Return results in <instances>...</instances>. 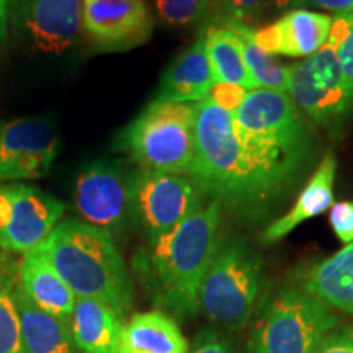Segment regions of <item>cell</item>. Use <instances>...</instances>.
I'll return each instance as SVG.
<instances>
[{"mask_svg":"<svg viewBox=\"0 0 353 353\" xmlns=\"http://www.w3.org/2000/svg\"><path fill=\"white\" fill-rule=\"evenodd\" d=\"M259 218L303 180L316 156L314 132L283 90L254 88L232 113Z\"/></svg>","mask_w":353,"mask_h":353,"instance_id":"6da1fadb","label":"cell"},{"mask_svg":"<svg viewBox=\"0 0 353 353\" xmlns=\"http://www.w3.org/2000/svg\"><path fill=\"white\" fill-rule=\"evenodd\" d=\"M223 206L210 201L183 223L149 242L134 267L162 312L185 321L198 312V294L223 241Z\"/></svg>","mask_w":353,"mask_h":353,"instance_id":"7a4b0ae2","label":"cell"},{"mask_svg":"<svg viewBox=\"0 0 353 353\" xmlns=\"http://www.w3.org/2000/svg\"><path fill=\"white\" fill-rule=\"evenodd\" d=\"M37 250L77 298L97 299L125 319L132 304V281L113 236L83 221L68 219Z\"/></svg>","mask_w":353,"mask_h":353,"instance_id":"3957f363","label":"cell"},{"mask_svg":"<svg viewBox=\"0 0 353 353\" xmlns=\"http://www.w3.org/2000/svg\"><path fill=\"white\" fill-rule=\"evenodd\" d=\"M188 176L211 201L242 218H259L232 114L208 99L196 103L195 161Z\"/></svg>","mask_w":353,"mask_h":353,"instance_id":"277c9868","label":"cell"},{"mask_svg":"<svg viewBox=\"0 0 353 353\" xmlns=\"http://www.w3.org/2000/svg\"><path fill=\"white\" fill-rule=\"evenodd\" d=\"M193 103L152 100L118 136V148L143 170L190 175L195 161Z\"/></svg>","mask_w":353,"mask_h":353,"instance_id":"5b68a950","label":"cell"},{"mask_svg":"<svg viewBox=\"0 0 353 353\" xmlns=\"http://www.w3.org/2000/svg\"><path fill=\"white\" fill-rule=\"evenodd\" d=\"M262 259L244 239L223 237L198 294V312L226 330H242L254 314Z\"/></svg>","mask_w":353,"mask_h":353,"instance_id":"8992f818","label":"cell"},{"mask_svg":"<svg viewBox=\"0 0 353 353\" xmlns=\"http://www.w3.org/2000/svg\"><path fill=\"white\" fill-rule=\"evenodd\" d=\"M337 324L327 304L301 288H286L265 304L247 353H314Z\"/></svg>","mask_w":353,"mask_h":353,"instance_id":"52a82bcc","label":"cell"},{"mask_svg":"<svg viewBox=\"0 0 353 353\" xmlns=\"http://www.w3.org/2000/svg\"><path fill=\"white\" fill-rule=\"evenodd\" d=\"M290 99L314 125L339 134L353 114L337 51L325 43L319 51L288 68Z\"/></svg>","mask_w":353,"mask_h":353,"instance_id":"ba28073f","label":"cell"},{"mask_svg":"<svg viewBox=\"0 0 353 353\" xmlns=\"http://www.w3.org/2000/svg\"><path fill=\"white\" fill-rule=\"evenodd\" d=\"M130 180L132 221L149 242L170 232L203 206V193L190 176L139 169Z\"/></svg>","mask_w":353,"mask_h":353,"instance_id":"9c48e42d","label":"cell"},{"mask_svg":"<svg viewBox=\"0 0 353 353\" xmlns=\"http://www.w3.org/2000/svg\"><path fill=\"white\" fill-rule=\"evenodd\" d=\"M131 174L107 161H95L77 175L74 205L83 223L117 236L134 224Z\"/></svg>","mask_w":353,"mask_h":353,"instance_id":"30bf717a","label":"cell"},{"mask_svg":"<svg viewBox=\"0 0 353 353\" xmlns=\"http://www.w3.org/2000/svg\"><path fill=\"white\" fill-rule=\"evenodd\" d=\"M59 151V131L48 118L0 121V183L41 179Z\"/></svg>","mask_w":353,"mask_h":353,"instance_id":"8fae6325","label":"cell"},{"mask_svg":"<svg viewBox=\"0 0 353 353\" xmlns=\"http://www.w3.org/2000/svg\"><path fill=\"white\" fill-rule=\"evenodd\" d=\"M12 23L38 54L61 56L82 28V0H12Z\"/></svg>","mask_w":353,"mask_h":353,"instance_id":"7c38bea8","label":"cell"},{"mask_svg":"<svg viewBox=\"0 0 353 353\" xmlns=\"http://www.w3.org/2000/svg\"><path fill=\"white\" fill-rule=\"evenodd\" d=\"M82 30L97 50L128 51L151 38L154 19L144 0H82Z\"/></svg>","mask_w":353,"mask_h":353,"instance_id":"4fadbf2b","label":"cell"},{"mask_svg":"<svg viewBox=\"0 0 353 353\" xmlns=\"http://www.w3.org/2000/svg\"><path fill=\"white\" fill-rule=\"evenodd\" d=\"M13 213L8 226L0 231V249L26 254L50 237L61 223L65 206L37 187L12 183Z\"/></svg>","mask_w":353,"mask_h":353,"instance_id":"5bb4252c","label":"cell"},{"mask_svg":"<svg viewBox=\"0 0 353 353\" xmlns=\"http://www.w3.org/2000/svg\"><path fill=\"white\" fill-rule=\"evenodd\" d=\"M332 17L304 8L288 10L275 23L254 30V41L268 54L311 56L327 43Z\"/></svg>","mask_w":353,"mask_h":353,"instance_id":"9a60e30c","label":"cell"},{"mask_svg":"<svg viewBox=\"0 0 353 353\" xmlns=\"http://www.w3.org/2000/svg\"><path fill=\"white\" fill-rule=\"evenodd\" d=\"M214 83L205 38L200 37L165 69L154 100L196 105L208 99Z\"/></svg>","mask_w":353,"mask_h":353,"instance_id":"2e32d148","label":"cell"},{"mask_svg":"<svg viewBox=\"0 0 353 353\" xmlns=\"http://www.w3.org/2000/svg\"><path fill=\"white\" fill-rule=\"evenodd\" d=\"M337 170V157L332 151L325 152L309 182L299 193L293 208L278 218L263 231L265 244H275L307 219L316 218L334 205V182Z\"/></svg>","mask_w":353,"mask_h":353,"instance_id":"e0dca14e","label":"cell"},{"mask_svg":"<svg viewBox=\"0 0 353 353\" xmlns=\"http://www.w3.org/2000/svg\"><path fill=\"white\" fill-rule=\"evenodd\" d=\"M19 285L34 306L69 324L77 296L37 249L21 260Z\"/></svg>","mask_w":353,"mask_h":353,"instance_id":"ac0fdd59","label":"cell"},{"mask_svg":"<svg viewBox=\"0 0 353 353\" xmlns=\"http://www.w3.org/2000/svg\"><path fill=\"white\" fill-rule=\"evenodd\" d=\"M125 319L107 304L77 298L69 329L81 353H118Z\"/></svg>","mask_w":353,"mask_h":353,"instance_id":"d6986e66","label":"cell"},{"mask_svg":"<svg viewBox=\"0 0 353 353\" xmlns=\"http://www.w3.org/2000/svg\"><path fill=\"white\" fill-rule=\"evenodd\" d=\"M301 290L329 307L353 314V242L303 273Z\"/></svg>","mask_w":353,"mask_h":353,"instance_id":"ffe728a7","label":"cell"},{"mask_svg":"<svg viewBox=\"0 0 353 353\" xmlns=\"http://www.w3.org/2000/svg\"><path fill=\"white\" fill-rule=\"evenodd\" d=\"M118 353H188V342L172 316L141 312L123 325Z\"/></svg>","mask_w":353,"mask_h":353,"instance_id":"44dd1931","label":"cell"},{"mask_svg":"<svg viewBox=\"0 0 353 353\" xmlns=\"http://www.w3.org/2000/svg\"><path fill=\"white\" fill-rule=\"evenodd\" d=\"M13 296L20 314L23 353H81L68 322L34 306L20 285L13 286Z\"/></svg>","mask_w":353,"mask_h":353,"instance_id":"7402d4cb","label":"cell"},{"mask_svg":"<svg viewBox=\"0 0 353 353\" xmlns=\"http://www.w3.org/2000/svg\"><path fill=\"white\" fill-rule=\"evenodd\" d=\"M201 37L205 38L206 52L216 82L236 83L247 90H254L255 83L244 64L241 39L236 32L224 25H208L205 26Z\"/></svg>","mask_w":353,"mask_h":353,"instance_id":"603a6c76","label":"cell"},{"mask_svg":"<svg viewBox=\"0 0 353 353\" xmlns=\"http://www.w3.org/2000/svg\"><path fill=\"white\" fill-rule=\"evenodd\" d=\"M224 26L236 32L241 39L242 56L249 76L255 83V88L262 87L268 90H283L286 92L288 85V68H285L275 56L268 54L255 44L254 30L249 25L241 21H229Z\"/></svg>","mask_w":353,"mask_h":353,"instance_id":"cb8c5ba5","label":"cell"},{"mask_svg":"<svg viewBox=\"0 0 353 353\" xmlns=\"http://www.w3.org/2000/svg\"><path fill=\"white\" fill-rule=\"evenodd\" d=\"M0 353H23L20 314L12 278L0 281Z\"/></svg>","mask_w":353,"mask_h":353,"instance_id":"d4e9b609","label":"cell"},{"mask_svg":"<svg viewBox=\"0 0 353 353\" xmlns=\"http://www.w3.org/2000/svg\"><path fill=\"white\" fill-rule=\"evenodd\" d=\"M211 0H154L157 19L170 28H187L205 20Z\"/></svg>","mask_w":353,"mask_h":353,"instance_id":"484cf974","label":"cell"},{"mask_svg":"<svg viewBox=\"0 0 353 353\" xmlns=\"http://www.w3.org/2000/svg\"><path fill=\"white\" fill-rule=\"evenodd\" d=\"M268 0H211L208 25H224L229 21L245 23L262 15Z\"/></svg>","mask_w":353,"mask_h":353,"instance_id":"4316f807","label":"cell"},{"mask_svg":"<svg viewBox=\"0 0 353 353\" xmlns=\"http://www.w3.org/2000/svg\"><path fill=\"white\" fill-rule=\"evenodd\" d=\"M250 90L247 88L236 85V83H226V82H216L213 88H211L208 100L218 105L219 108L226 110L228 113H236L237 108L241 107L242 101L249 94Z\"/></svg>","mask_w":353,"mask_h":353,"instance_id":"83f0119b","label":"cell"},{"mask_svg":"<svg viewBox=\"0 0 353 353\" xmlns=\"http://www.w3.org/2000/svg\"><path fill=\"white\" fill-rule=\"evenodd\" d=\"M330 226L343 244L353 242V201L335 203L329 214Z\"/></svg>","mask_w":353,"mask_h":353,"instance_id":"f1b7e54d","label":"cell"},{"mask_svg":"<svg viewBox=\"0 0 353 353\" xmlns=\"http://www.w3.org/2000/svg\"><path fill=\"white\" fill-rule=\"evenodd\" d=\"M188 353H236V348L232 342L223 337L218 330L203 329L201 332H198L192 350H188Z\"/></svg>","mask_w":353,"mask_h":353,"instance_id":"f546056e","label":"cell"},{"mask_svg":"<svg viewBox=\"0 0 353 353\" xmlns=\"http://www.w3.org/2000/svg\"><path fill=\"white\" fill-rule=\"evenodd\" d=\"M335 51H337V59L342 70L347 95L353 103V23L345 41H343Z\"/></svg>","mask_w":353,"mask_h":353,"instance_id":"4dcf8cb0","label":"cell"},{"mask_svg":"<svg viewBox=\"0 0 353 353\" xmlns=\"http://www.w3.org/2000/svg\"><path fill=\"white\" fill-rule=\"evenodd\" d=\"M314 353H353V330L334 329Z\"/></svg>","mask_w":353,"mask_h":353,"instance_id":"1f68e13d","label":"cell"},{"mask_svg":"<svg viewBox=\"0 0 353 353\" xmlns=\"http://www.w3.org/2000/svg\"><path fill=\"white\" fill-rule=\"evenodd\" d=\"M13 213V190L12 183L0 185V231L8 226Z\"/></svg>","mask_w":353,"mask_h":353,"instance_id":"d6a6232c","label":"cell"},{"mask_svg":"<svg viewBox=\"0 0 353 353\" xmlns=\"http://www.w3.org/2000/svg\"><path fill=\"white\" fill-rule=\"evenodd\" d=\"M304 3L339 13H353V0H304Z\"/></svg>","mask_w":353,"mask_h":353,"instance_id":"836d02e7","label":"cell"},{"mask_svg":"<svg viewBox=\"0 0 353 353\" xmlns=\"http://www.w3.org/2000/svg\"><path fill=\"white\" fill-rule=\"evenodd\" d=\"M12 0H0V50L6 43L8 32V20H10Z\"/></svg>","mask_w":353,"mask_h":353,"instance_id":"e575fe53","label":"cell"},{"mask_svg":"<svg viewBox=\"0 0 353 353\" xmlns=\"http://www.w3.org/2000/svg\"><path fill=\"white\" fill-rule=\"evenodd\" d=\"M273 2H275L276 8H280V10H286V8L294 10L296 7L304 6V0H273Z\"/></svg>","mask_w":353,"mask_h":353,"instance_id":"d590c367","label":"cell"},{"mask_svg":"<svg viewBox=\"0 0 353 353\" xmlns=\"http://www.w3.org/2000/svg\"><path fill=\"white\" fill-rule=\"evenodd\" d=\"M8 278H10V275H8V272L6 268V260H3L2 255H0V281L8 280Z\"/></svg>","mask_w":353,"mask_h":353,"instance_id":"8d00e7d4","label":"cell"}]
</instances>
